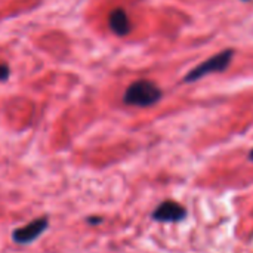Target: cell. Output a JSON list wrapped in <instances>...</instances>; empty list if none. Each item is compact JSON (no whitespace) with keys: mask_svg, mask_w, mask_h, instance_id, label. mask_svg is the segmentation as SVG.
Masks as SVG:
<instances>
[{"mask_svg":"<svg viewBox=\"0 0 253 253\" xmlns=\"http://www.w3.org/2000/svg\"><path fill=\"white\" fill-rule=\"evenodd\" d=\"M162 98L160 87L150 80H136L125 92L123 101L132 107H151Z\"/></svg>","mask_w":253,"mask_h":253,"instance_id":"obj_1","label":"cell"},{"mask_svg":"<svg viewBox=\"0 0 253 253\" xmlns=\"http://www.w3.org/2000/svg\"><path fill=\"white\" fill-rule=\"evenodd\" d=\"M233 56H234L233 50H224L221 53H216V55L211 56L209 59L202 62L199 67L191 70L185 76V82H194V80H199V79H202L205 76H209L212 73H222L231 64Z\"/></svg>","mask_w":253,"mask_h":253,"instance_id":"obj_2","label":"cell"},{"mask_svg":"<svg viewBox=\"0 0 253 253\" xmlns=\"http://www.w3.org/2000/svg\"><path fill=\"white\" fill-rule=\"evenodd\" d=\"M49 221L47 218H40V219H34L33 222H30L28 225L15 230V233L12 234V239L15 243L19 245H28L33 240H36L47 227Z\"/></svg>","mask_w":253,"mask_h":253,"instance_id":"obj_3","label":"cell"},{"mask_svg":"<svg viewBox=\"0 0 253 253\" xmlns=\"http://www.w3.org/2000/svg\"><path fill=\"white\" fill-rule=\"evenodd\" d=\"M184 215H185V211L182 209V206L173 202H166L156 209V212L153 213V218L160 222H175V221H181Z\"/></svg>","mask_w":253,"mask_h":253,"instance_id":"obj_4","label":"cell"},{"mask_svg":"<svg viewBox=\"0 0 253 253\" xmlns=\"http://www.w3.org/2000/svg\"><path fill=\"white\" fill-rule=\"evenodd\" d=\"M108 22H110V28L117 36H126L130 31V21L123 9H114L108 16Z\"/></svg>","mask_w":253,"mask_h":253,"instance_id":"obj_5","label":"cell"},{"mask_svg":"<svg viewBox=\"0 0 253 253\" xmlns=\"http://www.w3.org/2000/svg\"><path fill=\"white\" fill-rule=\"evenodd\" d=\"M9 77V67L4 64H0V82L6 80Z\"/></svg>","mask_w":253,"mask_h":253,"instance_id":"obj_6","label":"cell"}]
</instances>
